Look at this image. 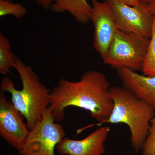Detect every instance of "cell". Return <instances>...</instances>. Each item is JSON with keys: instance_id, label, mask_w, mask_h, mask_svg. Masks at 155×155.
Returning a JSON list of instances; mask_svg holds the SVG:
<instances>
[{"instance_id": "6da1fadb", "label": "cell", "mask_w": 155, "mask_h": 155, "mask_svg": "<svg viewBox=\"0 0 155 155\" xmlns=\"http://www.w3.org/2000/svg\"><path fill=\"white\" fill-rule=\"evenodd\" d=\"M110 88L105 75L95 70L84 72L76 81L61 78L50 94V106L55 121L62 122L66 108L74 107L89 111L99 124H104L114 108Z\"/></svg>"}, {"instance_id": "7a4b0ae2", "label": "cell", "mask_w": 155, "mask_h": 155, "mask_svg": "<svg viewBox=\"0 0 155 155\" xmlns=\"http://www.w3.org/2000/svg\"><path fill=\"white\" fill-rule=\"evenodd\" d=\"M14 68L22 81V89L15 88L13 81L7 77L2 79L0 89L11 94L12 104L24 117L30 130L41 120L44 112L49 107L51 90L42 83L31 66L17 57Z\"/></svg>"}, {"instance_id": "3957f363", "label": "cell", "mask_w": 155, "mask_h": 155, "mask_svg": "<svg viewBox=\"0 0 155 155\" xmlns=\"http://www.w3.org/2000/svg\"><path fill=\"white\" fill-rule=\"evenodd\" d=\"M110 94L114 106L109 119L104 123H124L129 127L131 146L135 152L142 151L155 110L124 87H113Z\"/></svg>"}, {"instance_id": "277c9868", "label": "cell", "mask_w": 155, "mask_h": 155, "mask_svg": "<svg viewBox=\"0 0 155 155\" xmlns=\"http://www.w3.org/2000/svg\"><path fill=\"white\" fill-rule=\"evenodd\" d=\"M150 39L117 30L104 56V63L116 69L141 70Z\"/></svg>"}, {"instance_id": "5b68a950", "label": "cell", "mask_w": 155, "mask_h": 155, "mask_svg": "<svg viewBox=\"0 0 155 155\" xmlns=\"http://www.w3.org/2000/svg\"><path fill=\"white\" fill-rule=\"evenodd\" d=\"M55 122L49 106L41 120L30 130L25 144L18 151L19 154L55 155V148L66 135L63 126Z\"/></svg>"}, {"instance_id": "8992f818", "label": "cell", "mask_w": 155, "mask_h": 155, "mask_svg": "<svg viewBox=\"0 0 155 155\" xmlns=\"http://www.w3.org/2000/svg\"><path fill=\"white\" fill-rule=\"evenodd\" d=\"M106 1L112 8L118 30L150 38L153 16L147 5L139 3L130 6L116 0Z\"/></svg>"}, {"instance_id": "52a82bcc", "label": "cell", "mask_w": 155, "mask_h": 155, "mask_svg": "<svg viewBox=\"0 0 155 155\" xmlns=\"http://www.w3.org/2000/svg\"><path fill=\"white\" fill-rule=\"evenodd\" d=\"M91 5L90 21L94 27L93 44L102 58L118 29L113 10L107 1L91 0Z\"/></svg>"}, {"instance_id": "ba28073f", "label": "cell", "mask_w": 155, "mask_h": 155, "mask_svg": "<svg viewBox=\"0 0 155 155\" xmlns=\"http://www.w3.org/2000/svg\"><path fill=\"white\" fill-rule=\"evenodd\" d=\"M24 117L3 92L0 94V136L18 151L25 144L30 130L24 122Z\"/></svg>"}, {"instance_id": "9c48e42d", "label": "cell", "mask_w": 155, "mask_h": 155, "mask_svg": "<svg viewBox=\"0 0 155 155\" xmlns=\"http://www.w3.org/2000/svg\"><path fill=\"white\" fill-rule=\"evenodd\" d=\"M110 132V127L105 126L98 128L81 140L64 137L56 149L62 155H102L105 153L104 143Z\"/></svg>"}, {"instance_id": "30bf717a", "label": "cell", "mask_w": 155, "mask_h": 155, "mask_svg": "<svg viewBox=\"0 0 155 155\" xmlns=\"http://www.w3.org/2000/svg\"><path fill=\"white\" fill-rule=\"evenodd\" d=\"M117 70L123 87L155 110V76L140 75L127 68Z\"/></svg>"}, {"instance_id": "8fae6325", "label": "cell", "mask_w": 155, "mask_h": 155, "mask_svg": "<svg viewBox=\"0 0 155 155\" xmlns=\"http://www.w3.org/2000/svg\"><path fill=\"white\" fill-rule=\"evenodd\" d=\"M91 9V5L87 0H54L50 8L55 13L68 12L81 24L90 21Z\"/></svg>"}, {"instance_id": "7c38bea8", "label": "cell", "mask_w": 155, "mask_h": 155, "mask_svg": "<svg viewBox=\"0 0 155 155\" xmlns=\"http://www.w3.org/2000/svg\"><path fill=\"white\" fill-rule=\"evenodd\" d=\"M17 57L11 51V44L2 33H0V73L6 75L14 68Z\"/></svg>"}, {"instance_id": "4fadbf2b", "label": "cell", "mask_w": 155, "mask_h": 155, "mask_svg": "<svg viewBox=\"0 0 155 155\" xmlns=\"http://www.w3.org/2000/svg\"><path fill=\"white\" fill-rule=\"evenodd\" d=\"M143 75L155 76V16H153L152 30L142 68Z\"/></svg>"}, {"instance_id": "5bb4252c", "label": "cell", "mask_w": 155, "mask_h": 155, "mask_svg": "<svg viewBox=\"0 0 155 155\" xmlns=\"http://www.w3.org/2000/svg\"><path fill=\"white\" fill-rule=\"evenodd\" d=\"M27 9L19 3L10 0H0V17L11 15L17 19H21L27 13Z\"/></svg>"}, {"instance_id": "9a60e30c", "label": "cell", "mask_w": 155, "mask_h": 155, "mask_svg": "<svg viewBox=\"0 0 155 155\" xmlns=\"http://www.w3.org/2000/svg\"><path fill=\"white\" fill-rule=\"evenodd\" d=\"M142 155H155V125H151L143 147Z\"/></svg>"}, {"instance_id": "2e32d148", "label": "cell", "mask_w": 155, "mask_h": 155, "mask_svg": "<svg viewBox=\"0 0 155 155\" xmlns=\"http://www.w3.org/2000/svg\"><path fill=\"white\" fill-rule=\"evenodd\" d=\"M54 0H35L36 4L45 10L50 9Z\"/></svg>"}, {"instance_id": "e0dca14e", "label": "cell", "mask_w": 155, "mask_h": 155, "mask_svg": "<svg viewBox=\"0 0 155 155\" xmlns=\"http://www.w3.org/2000/svg\"><path fill=\"white\" fill-rule=\"evenodd\" d=\"M116 1L130 6L136 5L139 3L138 0H116Z\"/></svg>"}, {"instance_id": "ac0fdd59", "label": "cell", "mask_w": 155, "mask_h": 155, "mask_svg": "<svg viewBox=\"0 0 155 155\" xmlns=\"http://www.w3.org/2000/svg\"><path fill=\"white\" fill-rule=\"evenodd\" d=\"M147 6V8L149 10L151 13L153 14V16H155V2Z\"/></svg>"}, {"instance_id": "d6986e66", "label": "cell", "mask_w": 155, "mask_h": 155, "mask_svg": "<svg viewBox=\"0 0 155 155\" xmlns=\"http://www.w3.org/2000/svg\"><path fill=\"white\" fill-rule=\"evenodd\" d=\"M138 1L139 3L146 5H148L155 2V0H138Z\"/></svg>"}, {"instance_id": "ffe728a7", "label": "cell", "mask_w": 155, "mask_h": 155, "mask_svg": "<svg viewBox=\"0 0 155 155\" xmlns=\"http://www.w3.org/2000/svg\"><path fill=\"white\" fill-rule=\"evenodd\" d=\"M151 125H155V117L151 121Z\"/></svg>"}, {"instance_id": "44dd1931", "label": "cell", "mask_w": 155, "mask_h": 155, "mask_svg": "<svg viewBox=\"0 0 155 155\" xmlns=\"http://www.w3.org/2000/svg\"><path fill=\"white\" fill-rule=\"evenodd\" d=\"M10 1H12L13 0H10Z\"/></svg>"}]
</instances>
